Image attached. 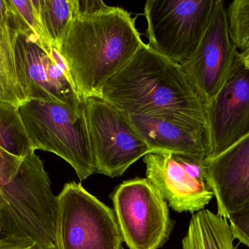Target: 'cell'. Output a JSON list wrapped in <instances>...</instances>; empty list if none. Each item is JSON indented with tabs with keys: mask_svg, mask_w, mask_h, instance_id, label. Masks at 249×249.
<instances>
[{
	"mask_svg": "<svg viewBox=\"0 0 249 249\" xmlns=\"http://www.w3.org/2000/svg\"><path fill=\"white\" fill-rule=\"evenodd\" d=\"M204 175L214 194L218 213L228 219L249 202V133L204 162Z\"/></svg>",
	"mask_w": 249,
	"mask_h": 249,
	"instance_id": "obj_13",
	"label": "cell"
},
{
	"mask_svg": "<svg viewBox=\"0 0 249 249\" xmlns=\"http://www.w3.org/2000/svg\"><path fill=\"white\" fill-rule=\"evenodd\" d=\"M36 244L29 238L3 237L0 238V249H33Z\"/></svg>",
	"mask_w": 249,
	"mask_h": 249,
	"instance_id": "obj_24",
	"label": "cell"
},
{
	"mask_svg": "<svg viewBox=\"0 0 249 249\" xmlns=\"http://www.w3.org/2000/svg\"><path fill=\"white\" fill-rule=\"evenodd\" d=\"M95 173L119 177L152 152L124 114L99 97L83 101Z\"/></svg>",
	"mask_w": 249,
	"mask_h": 249,
	"instance_id": "obj_8",
	"label": "cell"
},
{
	"mask_svg": "<svg viewBox=\"0 0 249 249\" xmlns=\"http://www.w3.org/2000/svg\"><path fill=\"white\" fill-rule=\"evenodd\" d=\"M18 36V33L10 19V24L0 31V104L20 108L29 99L16 58Z\"/></svg>",
	"mask_w": 249,
	"mask_h": 249,
	"instance_id": "obj_16",
	"label": "cell"
},
{
	"mask_svg": "<svg viewBox=\"0 0 249 249\" xmlns=\"http://www.w3.org/2000/svg\"><path fill=\"white\" fill-rule=\"evenodd\" d=\"M16 52L29 101H51L77 110L83 108L68 67L58 50L53 48L48 54L18 35Z\"/></svg>",
	"mask_w": 249,
	"mask_h": 249,
	"instance_id": "obj_12",
	"label": "cell"
},
{
	"mask_svg": "<svg viewBox=\"0 0 249 249\" xmlns=\"http://www.w3.org/2000/svg\"><path fill=\"white\" fill-rule=\"evenodd\" d=\"M107 7L102 0H74L75 18L96 14Z\"/></svg>",
	"mask_w": 249,
	"mask_h": 249,
	"instance_id": "obj_23",
	"label": "cell"
},
{
	"mask_svg": "<svg viewBox=\"0 0 249 249\" xmlns=\"http://www.w3.org/2000/svg\"><path fill=\"white\" fill-rule=\"evenodd\" d=\"M56 201L55 249H123L115 212L80 183H67Z\"/></svg>",
	"mask_w": 249,
	"mask_h": 249,
	"instance_id": "obj_5",
	"label": "cell"
},
{
	"mask_svg": "<svg viewBox=\"0 0 249 249\" xmlns=\"http://www.w3.org/2000/svg\"><path fill=\"white\" fill-rule=\"evenodd\" d=\"M0 148L20 158L35 152L23 124L20 108L0 104Z\"/></svg>",
	"mask_w": 249,
	"mask_h": 249,
	"instance_id": "obj_18",
	"label": "cell"
},
{
	"mask_svg": "<svg viewBox=\"0 0 249 249\" xmlns=\"http://www.w3.org/2000/svg\"><path fill=\"white\" fill-rule=\"evenodd\" d=\"M215 0H148L143 7L149 48L181 64L197 50Z\"/></svg>",
	"mask_w": 249,
	"mask_h": 249,
	"instance_id": "obj_6",
	"label": "cell"
},
{
	"mask_svg": "<svg viewBox=\"0 0 249 249\" xmlns=\"http://www.w3.org/2000/svg\"><path fill=\"white\" fill-rule=\"evenodd\" d=\"M1 206H2V197H1V192H0V209H1Z\"/></svg>",
	"mask_w": 249,
	"mask_h": 249,
	"instance_id": "obj_27",
	"label": "cell"
},
{
	"mask_svg": "<svg viewBox=\"0 0 249 249\" xmlns=\"http://www.w3.org/2000/svg\"><path fill=\"white\" fill-rule=\"evenodd\" d=\"M21 160L22 158L13 156L0 148V186L13 179Z\"/></svg>",
	"mask_w": 249,
	"mask_h": 249,
	"instance_id": "obj_22",
	"label": "cell"
},
{
	"mask_svg": "<svg viewBox=\"0 0 249 249\" xmlns=\"http://www.w3.org/2000/svg\"><path fill=\"white\" fill-rule=\"evenodd\" d=\"M227 219L203 209L193 213L181 249H235Z\"/></svg>",
	"mask_w": 249,
	"mask_h": 249,
	"instance_id": "obj_15",
	"label": "cell"
},
{
	"mask_svg": "<svg viewBox=\"0 0 249 249\" xmlns=\"http://www.w3.org/2000/svg\"><path fill=\"white\" fill-rule=\"evenodd\" d=\"M239 51L230 36L225 1L215 0L207 29L193 57L181 67L205 106L231 77Z\"/></svg>",
	"mask_w": 249,
	"mask_h": 249,
	"instance_id": "obj_10",
	"label": "cell"
},
{
	"mask_svg": "<svg viewBox=\"0 0 249 249\" xmlns=\"http://www.w3.org/2000/svg\"><path fill=\"white\" fill-rule=\"evenodd\" d=\"M124 115L152 151L182 153L204 160L209 157L205 124L177 117Z\"/></svg>",
	"mask_w": 249,
	"mask_h": 249,
	"instance_id": "obj_14",
	"label": "cell"
},
{
	"mask_svg": "<svg viewBox=\"0 0 249 249\" xmlns=\"http://www.w3.org/2000/svg\"><path fill=\"white\" fill-rule=\"evenodd\" d=\"M228 219L234 238L249 248V202L232 211Z\"/></svg>",
	"mask_w": 249,
	"mask_h": 249,
	"instance_id": "obj_21",
	"label": "cell"
},
{
	"mask_svg": "<svg viewBox=\"0 0 249 249\" xmlns=\"http://www.w3.org/2000/svg\"><path fill=\"white\" fill-rule=\"evenodd\" d=\"M0 234L32 240L35 249H55L57 201L43 162L31 152L13 179L0 186Z\"/></svg>",
	"mask_w": 249,
	"mask_h": 249,
	"instance_id": "obj_3",
	"label": "cell"
},
{
	"mask_svg": "<svg viewBox=\"0 0 249 249\" xmlns=\"http://www.w3.org/2000/svg\"><path fill=\"white\" fill-rule=\"evenodd\" d=\"M143 44L131 13L108 6L96 14L74 18L58 51L83 101L100 98L105 83Z\"/></svg>",
	"mask_w": 249,
	"mask_h": 249,
	"instance_id": "obj_2",
	"label": "cell"
},
{
	"mask_svg": "<svg viewBox=\"0 0 249 249\" xmlns=\"http://www.w3.org/2000/svg\"><path fill=\"white\" fill-rule=\"evenodd\" d=\"M10 23V13L7 0H0V31L7 27Z\"/></svg>",
	"mask_w": 249,
	"mask_h": 249,
	"instance_id": "obj_25",
	"label": "cell"
},
{
	"mask_svg": "<svg viewBox=\"0 0 249 249\" xmlns=\"http://www.w3.org/2000/svg\"><path fill=\"white\" fill-rule=\"evenodd\" d=\"M100 98L123 114L177 117L206 125V106L181 65L147 44L105 83Z\"/></svg>",
	"mask_w": 249,
	"mask_h": 249,
	"instance_id": "obj_1",
	"label": "cell"
},
{
	"mask_svg": "<svg viewBox=\"0 0 249 249\" xmlns=\"http://www.w3.org/2000/svg\"><path fill=\"white\" fill-rule=\"evenodd\" d=\"M39 19L51 46L58 50L75 18L74 0H35Z\"/></svg>",
	"mask_w": 249,
	"mask_h": 249,
	"instance_id": "obj_17",
	"label": "cell"
},
{
	"mask_svg": "<svg viewBox=\"0 0 249 249\" xmlns=\"http://www.w3.org/2000/svg\"><path fill=\"white\" fill-rule=\"evenodd\" d=\"M33 249H35V248H34Z\"/></svg>",
	"mask_w": 249,
	"mask_h": 249,
	"instance_id": "obj_28",
	"label": "cell"
},
{
	"mask_svg": "<svg viewBox=\"0 0 249 249\" xmlns=\"http://www.w3.org/2000/svg\"><path fill=\"white\" fill-rule=\"evenodd\" d=\"M20 113L34 150L51 152L62 158L80 181L95 173L84 108L29 100L20 107Z\"/></svg>",
	"mask_w": 249,
	"mask_h": 249,
	"instance_id": "obj_4",
	"label": "cell"
},
{
	"mask_svg": "<svg viewBox=\"0 0 249 249\" xmlns=\"http://www.w3.org/2000/svg\"><path fill=\"white\" fill-rule=\"evenodd\" d=\"M231 40L239 52L249 48V0H235L227 8Z\"/></svg>",
	"mask_w": 249,
	"mask_h": 249,
	"instance_id": "obj_20",
	"label": "cell"
},
{
	"mask_svg": "<svg viewBox=\"0 0 249 249\" xmlns=\"http://www.w3.org/2000/svg\"><path fill=\"white\" fill-rule=\"evenodd\" d=\"M10 19L18 35L51 54L48 41L39 19L35 0H7Z\"/></svg>",
	"mask_w": 249,
	"mask_h": 249,
	"instance_id": "obj_19",
	"label": "cell"
},
{
	"mask_svg": "<svg viewBox=\"0 0 249 249\" xmlns=\"http://www.w3.org/2000/svg\"><path fill=\"white\" fill-rule=\"evenodd\" d=\"M206 117L209 157L225 152L249 134V70L239 52L231 77L206 105Z\"/></svg>",
	"mask_w": 249,
	"mask_h": 249,
	"instance_id": "obj_11",
	"label": "cell"
},
{
	"mask_svg": "<svg viewBox=\"0 0 249 249\" xmlns=\"http://www.w3.org/2000/svg\"><path fill=\"white\" fill-rule=\"evenodd\" d=\"M146 178L178 213H195L214 197L204 175V159L182 153L152 151L143 156Z\"/></svg>",
	"mask_w": 249,
	"mask_h": 249,
	"instance_id": "obj_9",
	"label": "cell"
},
{
	"mask_svg": "<svg viewBox=\"0 0 249 249\" xmlns=\"http://www.w3.org/2000/svg\"><path fill=\"white\" fill-rule=\"evenodd\" d=\"M114 212L129 249H159L174 227L168 203L146 178L120 184L112 194Z\"/></svg>",
	"mask_w": 249,
	"mask_h": 249,
	"instance_id": "obj_7",
	"label": "cell"
},
{
	"mask_svg": "<svg viewBox=\"0 0 249 249\" xmlns=\"http://www.w3.org/2000/svg\"><path fill=\"white\" fill-rule=\"evenodd\" d=\"M239 53L243 64L249 70V48L243 52Z\"/></svg>",
	"mask_w": 249,
	"mask_h": 249,
	"instance_id": "obj_26",
	"label": "cell"
}]
</instances>
